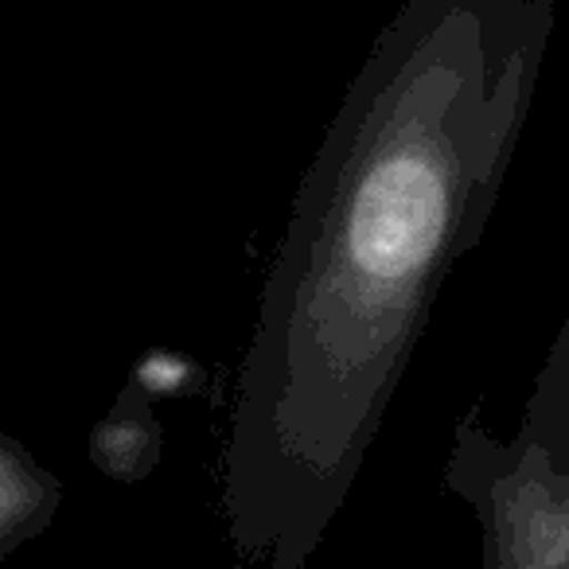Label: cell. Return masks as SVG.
Wrapping results in <instances>:
<instances>
[{"instance_id": "obj_4", "label": "cell", "mask_w": 569, "mask_h": 569, "mask_svg": "<svg viewBox=\"0 0 569 569\" xmlns=\"http://www.w3.org/2000/svg\"><path fill=\"white\" fill-rule=\"evenodd\" d=\"M160 433L149 398L129 387L90 437V460L113 480H144L160 460Z\"/></svg>"}, {"instance_id": "obj_3", "label": "cell", "mask_w": 569, "mask_h": 569, "mask_svg": "<svg viewBox=\"0 0 569 569\" xmlns=\"http://www.w3.org/2000/svg\"><path fill=\"white\" fill-rule=\"evenodd\" d=\"M63 507V483L17 437L0 433V558L40 538Z\"/></svg>"}, {"instance_id": "obj_2", "label": "cell", "mask_w": 569, "mask_h": 569, "mask_svg": "<svg viewBox=\"0 0 569 569\" xmlns=\"http://www.w3.org/2000/svg\"><path fill=\"white\" fill-rule=\"evenodd\" d=\"M441 480L480 527L483 569H569V320L511 441L472 406L457 421Z\"/></svg>"}, {"instance_id": "obj_1", "label": "cell", "mask_w": 569, "mask_h": 569, "mask_svg": "<svg viewBox=\"0 0 569 569\" xmlns=\"http://www.w3.org/2000/svg\"><path fill=\"white\" fill-rule=\"evenodd\" d=\"M553 0H402L297 183L219 457L242 569H305L535 110Z\"/></svg>"}]
</instances>
